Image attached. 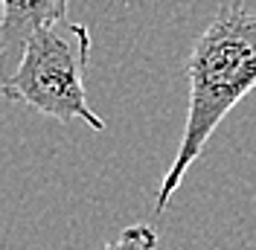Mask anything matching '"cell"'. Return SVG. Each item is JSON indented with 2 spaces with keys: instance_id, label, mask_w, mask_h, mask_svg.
<instances>
[{
  "instance_id": "obj_1",
  "label": "cell",
  "mask_w": 256,
  "mask_h": 250,
  "mask_svg": "<svg viewBox=\"0 0 256 250\" xmlns=\"http://www.w3.org/2000/svg\"><path fill=\"white\" fill-rule=\"evenodd\" d=\"M186 82L190 110L175 160L158 189L154 212L169 206L222 120L256 88V6H248V0H230L218 6L192 44Z\"/></svg>"
},
{
  "instance_id": "obj_2",
  "label": "cell",
  "mask_w": 256,
  "mask_h": 250,
  "mask_svg": "<svg viewBox=\"0 0 256 250\" xmlns=\"http://www.w3.org/2000/svg\"><path fill=\"white\" fill-rule=\"evenodd\" d=\"M90 30L76 20H56L32 35L12 76L3 78V96L58 122L79 120L105 131V120L90 108L84 70L90 62Z\"/></svg>"
},
{
  "instance_id": "obj_3",
  "label": "cell",
  "mask_w": 256,
  "mask_h": 250,
  "mask_svg": "<svg viewBox=\"0 0 256 250\" xmlns=\"http://www.w3.org/2000/svg\"><path fill=\"white\" fill-rule=\"evenodd\" d=\"M70 0H3V26H0V62L3 78L12 76L24 47L35 32L47 24L67 18Z\"/></svg>"
},
{
  "instance_id": "obj_4",
  "label": "cell",
  "mask_w": 256,
  "mask_h": 250,
  "mask_svg": "<svg viewBox=\"0 0 256 250\" xmlns=\"http://www.w3.org/2000/svg\"><path fill=\"white\" fill-rule=\"evenodd\" d=\"M158 248V233L148 224H131L114 242L102 244L99 250H154Z\"/></svg>"
}]
</instances>
